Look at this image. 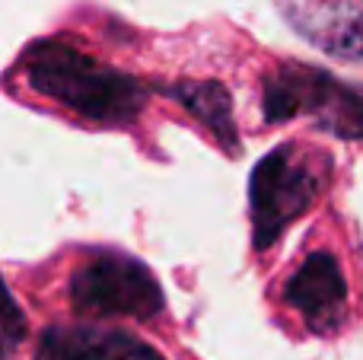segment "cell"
Masks as SVG:
<instances>
[{"label": "cell", "mask_w": 363, "mask_h": 360, "mask_svg": "<svg viewBox=\"0 0 363 360\" xmlns=\"http://www.w3.org/2000/svg\"><path fill=\"white\" fill-rule=\"evenodd\" d=\"M26 80L35 93L99 125H128L144 112L150 86L96 61L64 38H42L23 55Z\"/></svg>", "instance_id": "obj_1"}, {"label": "cell", "mask_w": 363, "mask_h": 360, "mask_svg": "<svg viewBox=\"0 0 363 360\" xmlns=\"http://www.w3.org/2000/svg\"><path fill=\"white\" fill-rule=\"evenodd\" d=\"M332 159L303 144H281L255 166L249 182L252 242L268 249L322 195Z\"/></svg>", "instance_id": "obj_2"}, {"label": "cell", "mask_w": 363, "mask_h": 360, "mask_svg": "<svg viewBox=\"0 0 363 360\" xmlns=\"http://www.w3.org/2000/svg\"><path fill=\"white\" fill-rule=\"evenodd\" d=\"M70 303H74V313L93 319H153L163 313V291L144 261L131 255L106 252L74 271Z\"/></svg>", "instance_id": "obj_3"}, {"label": "cell", "mask_w": 363, "mask_h": 360, "mask_svg": "<svg viewBox=\"0 0 363 360\" xmlns=\"http://www.w3.org/2000/svg\"><path fill=\"white\" fill-rule=\"evenodd\" d=\"M284 13L315 48L345 61L363 57V0H290Z\"/></svg>", "instance_id": "obj_4"}, {"label": "cell", "mask_w": 363, "mask_h": 360, "mask_svg": "<svg viewBox=\"0 0 363 360\" xmlns=\"http://www.w3.org/2000/svg\"><path fill=\"white\" fill-rule=\"evenodd\" d=\"M284 300L306 319L313 332H332L345 319L347 284L335 255L313 252L284 287Z\"/></svg>", "instance_id": "obj_5"}, {"label": "cell", "mask_w": 363, "mask_h": 360, "mask_svg": "<svg viewBox=\"0 0 363 360\" xmlns=\"http://www.w3.org/2000/svg\"><path fill=\"white\" fill-rule=\"evenodd\" d=\"M35 360H166L157 348L121 329L57 325L38 338Z\"/></svg>", "instance_id": "obj_6"}, {"label": "cell", "mask_w": 363, "mask_h": 360, "mask_svg": "<svg viewBox=\"0 0 363 360\" xmlns=\"http://www.w3.org/2000/svg\"><path fill=\"white\" fill-rule=\"evenodd\" d=\"M166 93L176 96L198 121H204V128L220 140L223 150L239 153V134H236V121H233V99L223 89V83H217V80H179L176 86H169Z\"/></svg>", "instance_id": "obj_7"}, {"label": "cell", "mask_w": 363, "mask_h": 360, "mask_svg": "<svg viewBox=\"0 0 363 360\" xmlns=\"http://www.w3.org/2000/svg\"><path fill=\"white\" fill-rule=\"evenodd\" d=\"M309 115L322 131H332L347 140H363V89L345 86L335 77H328Z\"/></svg>", "instance_id": "obj_8"}, {"label": "cell", "mask_w": 363, "mask_h": 360, "mask_svg": "<svg viewBox=\"0 0 363 360\" xmlns=\"http://www.w3.org/2000/svg\"><path fill=\"white\" fill-rule=\"evenodd\" d=\"M23 332H26V322H23V316H19V310H16V300H6V310H4V338H6V354H10L13 348H16V342L23 338Z\"/></svg>", "instance_id": "obj_9"}]
</instances>
